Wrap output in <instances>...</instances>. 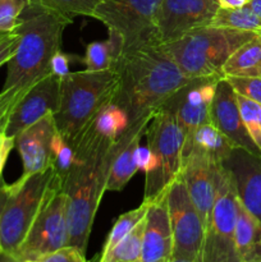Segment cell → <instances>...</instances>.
Returning a JSON list of instances; mask_svg holds the SVG:
<instances>
[{
	"instance_id": "1",
	"label": "cell",
	"mask_w": 261,
	"mask_h": 262,
	"mask_svg": "<svg viewBox=\"0 0 261 262\" xmlns=\"http://www.w3.org/2000/svg\"><path fill=\"white\" fill-rule=\"evenodd\" d=\"M71 145L74 161L63 183L68 200L69 246L84 255L120 141L100 135L91 123Z\"/></svg>"
},
{
	"instance_id": "2",
	"label": "cell",
	"mask_w": 261,
	"mask_h": 262,
	"mask_svg": "<svg viewBox=\"0 0 261 262\" xmlns=\"http://www.w3.org/2000/svg\"><path fill=\"white\" fill-rule=\"evenodd\" d=\"M114 71L119 86L113 104L127 113L128 128L150 124L166 100L191 81L161 45L124 51L118 58Z\"/></svg>"
},
{
	"instance_id": "3",
	"label": "cell",
	"mask_w": 261,
	"mask_h": 262,
	"mask_svg": "<svg viewBox=\"0 0 261 262\" xmlns=\"http://www.w3.org/2000/svg\"><path fill=\"white\" fill-rule=\"evenodd\" d=\"M72 22V18L30 0L13 30L19 40L7 63L3 90L28 89L50 74L51 59L60 50L64 30Z\"/></svg>"
},
{
	"instance_id": "4",
	"label": "cell",
	"mask_w": 261,
	"mask_h": 262,
	"mask_svg": "<svg viewBox=\"0 0 261 262\" xmlns=\"http://www.w3.org/2000/svg\"><path fill=\"white\" fill-rule=\"evenodd\" d=\"M119 78L109 71L69 72L60 77L59 106L54 113L56 130L69 143L95 120L101 109L112 104Z\"/></svg>"
},
{
	"instance_id": "5",
	"label": "cell",
	"mask_w": 261,
	"mask_h": 262,
	"mask_svg": "<svg viewBox=\"0 0 261 262\" xmlns=\"http://www.w3.org/2000/svg\"><path fill=\"white\" fill-rule=\"evenodd\" d=\"M256 36L258 33L206 26L161 46L187 78H222L228 58Z\"/></svg>"
},
{
	"instance_id": "6",
	"label": "cell",
	"mask_w": 261,
	"mask_h": 262,
	"mask_svg": "<svg viewBox=\"0 0 261 262\" xmlns=\"http://www.w3.org/2000/svg\"><path fill=\"white\" fill-rule=\"evenodd\" d=\"M56 179L51 165L38 173L20 176L12 184L0 179L2 251L17 253Z\"/></svg>"
},
{
	"instance_id": "7",
	"label": "cell",
	"mask_w": 261,
	"mask_h": 262,
	"mask_svg": "<svg viewBox=\"0 0 261 262\" xmlns=\"http://www.w3.org/2000/svg\"><path fill=\"white\" fill-rule=\"evenodd\" d=\"M146 137L147 147L158 161L156 170L146 176L143 200L148 201L166 192L168 187L181 176L186 133L176 117L160 107L146 129Z\"/></svg>"
},
{
	"instance_id": "8",
	"label": "cell",
	"mask_w": 261,
	"mask_h": 262,
	"mask_svg": "<svg viewBox=\"0 0 261 262\" xmlns=\"http://www.w3.org/2000/svg\"><path fill=\"white\" fill-rule=\"evenodd\" d=\"M161 0H101L94 13L95 19L107 27L129 51L148 45H160L156 32V13Z\"/></svg>"
},
{
	"instance_id": "9",
	"label": "cell",
	"mask_w": 261,
	"mask_h": 262,
	"mask_svg": "<svg viewBox=\"0 0 261 262\" xmlns=\"http://www.w3.org/2000/svg\"><path fill=\"white\" fill-rule=\"evenodd\" d=\"M66 246H69L68 200L56 179L15 256L20 261H40Z\"/></svg>"
},
{
	"instance_id": "10",
	"label": "cell",
	"mask_w": 261,
	"mask_h": 262,
	"mask_svg": "<svg viewBox=\"0 0 261 262\" xmlns=\"http://www.w3.org/2000/svg\"><path fill=\"white\" fill-rule=\"evenodd\" d=\"M238 200L229 171L222 166L211 219L205 230L200 262H241L235 247Z\"/></svg>"
},
{
	"instance_id": "11",
	"label": "cell",
	"mask_w": 261,
	"mask_h": 262,
	"mask_svg": "<svg viewBox=\"0 0 261 262\" xmlns=\"http://www.w3.org/2000/svg\"><path fill=\"white\" fill-rule=\"evenodd\" d=\"M166 202L173 233V256L200 262L205 227L181 176L166 189Z\"/></svg>"
},
{
	"instance_id": "12",
	"label": "cell",
	"mask_w": 261,
	"mask_h": 262,
	"mask_svg": "<svg viewBox=\"0 0 261 262\" xmlns=\"http://www.w3.org/2000/svg\"><path fill=\"white\" fill-rule=\"evenodd\" d=\"M219 8L217 0H161L156 13L159 43L173 42L197 28L210 26Z\"/></svg>"
},
{
	"instance_id": "13",
	"label": "cell",
	"mask_w": 261,
	"mask_h": 262,
	"mask_svg": "<svg viewBox=\"0 0 261 262\" xmlns=\"http://www.w3.org/2000/svg\"><path fill=\"white\" fill-rule=\"evenodd\" d=\"M219 78H193L171 95L163 109L176 117L177 122L189 137L200 125L210 123V107Z\"/></svg>"
},
{
	"instance_id": "14",
	"label": "cell",
	"mask_w": 261,
	"mask_h": 262,
	"mask_svg": "<svg viewBox=\"0 0 261 262\" xmlns=\"http://www.w3.org/2000/svg\"><path fill=\"white\" fill-rule=\"evenodd\" d=\"M59 89L60 77L53 73L33 83L10 110L5 135L15 138L46 114H54L59 106Z\"/></svg>"
},
{
	"instance_id": "15",
	"label": "cell",
	"mask_w": 261,
	"mask_h": 262,
	"mask_svg": "<svg viewBox=\"0 0 261 262\" xmlns=\"http://www.w3.org/2000/svg\"><path fill=\"white\" fill-rule=\"evenodd\" d=\"M222 166L199 152H189L184 156L182 163L181 177L194 207L199 211L205 230L211 219Z\"/></svg>"
},
{
	"instance_id": "16",
	"label": "cell",
	"mask_w": 261,
	"mask_h": 262,
	"mask_svg": "<svg viewBox=\"0 0 261 262\" xmlns=\"http://www.w3.org/2000/svg\"><path fill=\"white\" fill-rule=\"evenodd\" d=\"M210 122L228 138L234 147L261 156V147L248 133L238 106L237 94L225 77L217 79L210 107Z\"/></svg>"
},
{
	"instance_id": "17",
	"label": "cell",
	"mask_w": 261,
	"mask_h": 262,
	"mask_svg": "<svg viewBox=\"0 0 261 262\" xmlns=\"http://www.w3.org/2000/svg\"><path fill=\"white\" fill-rule=\"evenodd\" d=\"M242 206L261 223V156L234 147L223 163Z\"/></svg>"
},
{
	"instance_id": "18",
	"label": "cell",
	"mask_w": 261,
	"mask_h": 262,
	"mask_svg": "<svg viewBox=\"0 0 261 262\" xmlns=\"http://www.w3.org/2000/svg\"><path fill=\"white\" fill-rule=\"evenodd\" d=\"M171 256L173 233L166 192H164L160 196L148 200L142 235V262H170Z\"/></svg>"
},
{
	"instance_id": "19",
	"label": "cell",
	"mask_w": 261,
	"mask_h": 262,
	"mask_svg": "<svg viewBox=\"0 0 261 262\" xmlns=\"http://www.w3.org/2000/svg\"><path fill=\"white\" fill-rule=\"evenodd\" d=\"M56 133L54 114H46L15 136V147L23 164L22 176H31L51 165V143Z\"/></svg>"
},
{
	"instance_id": "20",
	"label": "cell",
	"mask_w": 261,
	"mask_h": 262,
	"mask_svg": "<svg viewBox=\"0 0 261 262\" xmlns=\"http://www.w3.org/2000/svg\"><path fill=\"white\" fill-rule=\"evenodd\" d=\"M148 125L138 128H129L118 138L120 148L115 156L110 169L109 179L106 183V192H119L127 186L133 176L138 171L136 163V151L140 146L141 138L146 135Z\"/></svg>"
},
{
	"instance_id": "21",
	"label": "cell",
	"mask_w": 261,
	"mask_h": 262,
	"mask_svg": "<svg viewBox=\"0 0 261 262\" xmlns=\"http://www.w3.org/2000/svg\"><path fill=\"white\" fill-rule=\"evenodd\" d=\"M234 146L211 122L202 124L186 138L183 158L189 152H199L209 158L212 163L223 165Z\"/></svg>"
},
{
	"instance_id": "22",
	"label": "cell",
	"mask_w": 261,
	"mask_h": 262,
	"mask_svg": "<svg viewBox=\"0 0 261 262\" xmlns=\"http://www.w3.org/2000/svg\"><path fill=\"white\" fill-rule=\"evenodd\" d=\"M235 247L241 262H261V223L238 204Z\"/></svg>"
},
{
	"instance_id": "23",
	"label": "cell",
	"mask_w": 261,
	"mask_h": 262,
	"mask_svg": "<svg viewBox=\"0 0 261 262\" xmlns=\"http://www.w3.org/2000/svg\"><path fill=\"white\" fill-rule=\"evenodd\" d=\"M223 77H261V36L237 49L222 69Z\"/></svg>"
},
{
	"instance_id": "24",
	"label": "cell",
	"mask_w": 261,
	"mask_h": 262,
	"mask_svg": "<svg viewBox=\"0 0 261 262\" xmlns=\"http://www.w3.org/2000/svg\"><path fill=\"white\" fill-rule=\"evenodd\" d=\"M122 50L120 38L114 33H109L106 41H94L86 46V53L82 61L89 71H109L114 69Z\"/></svg>"
},
{
	"instance_id": "25",
	"label": "cell",
	"mask_w": 261,
	"mask_h": 262,
	"mask_svg": "<svg viewBox=\"0 0 261 262\" xmlns=\"http://www.w3.org/2000/svg\"><path fill=\"white\" fill-rule=\"evenodd\" d=\"M210 26L256 32L261 35V18L257 14H255L247 5L242 8H235V9L219 8Z\"/></svg>"
},
{
	"instance_id": "26",
	"label": "cell",
	"mask_w": 261,
	"mask_h": 262,
	"mask_svg": "<svg viewBox=\"0 0 261 262\" xmlns=\"http://www.w3.org/2000/svg\"><path fill=\"white\" fill-rule=\"evenodd\" d=\"M148 201L143 200L142 204L140 205L136 209L130 210V211L124 212V214L120 215L117 219L115 224L113 225L112 230H110L109 235H107L106 241H105V245L102 247L101 255H100L99 260L104 258L105 256L109 255L110 251L120 242V241L124 239L146 216V211H147Z\"/></svg>"
},
{
	"instance_id": "27",
	"label": "cell",
	"mask_w": 261,
	"mask_h": 262,
	"mask_svg": "<svg viewBox=\"0 0 261 262\" xmlns=\"http://www.w3.org/2000/svg\"><path fill=\"white\" fill-rule=\"evenodd\" d=\"M145 219L120 241L109 255L97 262H142V235Z\"/></svg>"
},
{
	"instance_id": "28",
	"label": "cell",
	"mask_w": 261,
	"mask_h": 262,
	"mask_svg": "<svg viewBox=\"0 0 261 262\" xmlns=\"http://www.w3.org/2000/svg\"><path fill=\"white\" fill-rule=\"evenodd\" d=\"M92 124L100 135L117 141L128 128L127 113L112 102L101 109Z\"/></svg>"
},
{
	"instance_id": "29",
	"label": "cell",
	"mask_w": 261,
	"mask_h": 262,
	"mask_svg": "<svg viewBox=\"0 0 261 262\" xmlns=\"http://www.w3.org/2000/svg\"><path fill=\"white\" fill-rule=\"evenodd\" d=\"M74 161L73 146L56 130L51 143V166L55 170L56 178L60 182L61 188L63 183L71 170Z\"/></svg>"
},
{
	"instance_id": "30",
	"label": "cell",
	"mask_w": 261,
	"mask_h": 262,
	"mask_svg": "<svg viewBox=\"0 0 261 262\" xmlns=\"http://www.w3.org/2000/svg\"><path fill=\"white\" fill-rule=\"evenodd\" d=\"M49 9L73 19L77 15L94 18L96 7L101 0H32Z\"/></svg>"
},
{
	"instance_id": "31",
	"label": "cell",
	"mask_w": 261,
	"mask_h": 262,
	"mask_svg": "<svg viewBox=\"0 0 261 262\" xmlns=\"http://www.w3.org/2000/svg\"><path fill=\"white\" fill-rule=\"evenodd\" d=\"M237 100L241 117L248 133L256 145L261 147V105L240 95H237Z\"/></svg>"
},
{
	"instance_id": "32",
	"label": "cell",
	"mask_w": 261,
	"mask_h": 262,
	"mask_svg": "<svg viewBox=\"0 0 261 262\" xmlns=\"http://www.w3.org/2000/svg\"><path fill=\"white\" fill-rule=\"evenodd\" d=\"M30 0H0V32H13Z\"/></svg>"
},
{
	"instance_id": "33",
	"label": "cell",
	"mask_w": 261,
	"mask_h": 262,
	"mask_svg": "<svg viewBox=\"0 0 261 262\" xmlns=\"http://www.w3.org/2000/svg\"><path fill=\"white\" fill-rule=\"evenodd\" d=\"M235 94L261 105V77H225Z\"/></svg>"
},
{
	"instance_id": "34",
	"label": "cell",
	"mask_w": 261,
	"mask_h": 262,
	"mask_svg": "<svg viewBox=\"0 0 261 262\" xmlns=\"http://www.w3.org/2000/svg\"><path fill=\"white\" fill-rule=\"evenodd\" d=\"M41 262H87L84 255L72 246H66L41 258Z\"/></svg>"
},
{
	"instance_id": "35",
	"label": "cell",
	"mask_w": 261,
	"mask_h": 262,
	"mask_svg": "<svg viewBox=\"0 0 261 262\" xmlns=\"http://www.w3.org/2000/svg\"><path fill=\"white\" fill-rule=\"evenodd\" d=\"M136 163H137L138 170L145 171L146 176L154 173L158 168L155 155L147 146H138L137 151H136Z\"/></svg>"
},
{
	"instance_id": "36",
	"label": "cell",
	"mask_w": 261,
	"mask_h": 262,
	"mask_svg": "<svg viewBox=\"0 0 261 262\" xmlns=\"http://www.w3.org/2000/svg\"><path fill=\"white\" fill-rule=\"evenodd\" d=\"M18 35L13 32H8L7 35L0 38V67L7 64L14 55L18 46Z\"/></svg>"
},
{
	"instance_id": "37",
	"label": "cell",
	"mask_w": 261,
	"mask_h": 262,
	"mask_svg": "<svg viewBox=\"0 0 261 262\" xmlns=\"http://www.w3.org/2000/svg\"><path fill=\"white\" fill-rule=\"evenodd\" d=\"M69 64H71V55L63 53L61 50L56 51L55 55L51 59V73L58 77H63L68 74Z\"/></svg>"
},
{
	"instance_id": "38",
	"label": "cell",
	"mask_w": 261,
	"mask_h": 262,
	"mask_svg": "<svg viewBox=\"0 0 261 262\" xmlns=\"http://www.w3.org/2000/svg\"><path fill=\"white\" fill-rule=\"evenodd\" d=\"M15 147V140L14 137H9L5 135L4 132L0 133V179H2L3 170L7 164L8 156H9L10 151Z\"/></svg>"
},
{
	"instance_id": "39",
	"label": "cell",
	"mask_w": 261,
	"mask_h": 262,
	"mask_svg": "<svg viewBox=\"0 0 261 262\" xmlns=\"http://www.w3.org/2000/svg\"><path fill=\"white\" fill-rule=\"evenodd\" d=\"M28 89H30V87H28ZM28 89L3 90V91L0 92V110L5 106H9V105L15 104V102L23 96V94H25Z\"/></svg>"
},
{
	"instance_id": "40",
	"label": "cell",
	"mask_w": 261,
	"mask_h": 262,
	"mask_svg": "<svg viewBox=\"0 0 261 262\" xmlns=\"http://www.w3.org/2000/svg\"><path fill=\"white\" fill-rule=\"evenodd\" d=\"M220 8L224 9H235V8H242L247 5L248 0H217Z\"/></svg>"
},
{
	"instance_id": "41",
	"label": "cell",
	"mask_w": 261,
	"mask_h": 262,
	"mask_svg": "<svg viewBox=\"0 0 261 262\" xmlns=\"http://www.w3.org/2000/svg\"><path fill=\"white\" fill-rule=\"evenodd\" d=\"M15 104L9 105V106H5L0 110V133H3L5 130V127H7L8 119H9V114L12 107L14 106Z\"/></svg>"
},
{
	"instance_id": "42",
	"label": "cell",
	"mask_w": 261,
	"mask_h": 262,
	"mask_svg": "<svg viewBox=\"0 0 261 262\" xmlns=\"http://www.w3.org/2000/svg\"><path fill=\"white\" fill-rule=\"evenodd\" d=\"M247 7L261 18V0H248Z\"/></svg>"
},
{
	"instance_id": "43",
	"label": "cell",
	"mask_w": 261,
	"mask_h": 262,
	"mask_svg": "<svg viewBox=\"0 0 261 262\" xmlns=\"http://www.w3.org/2000/svg\"><path fill=\"white\" fill-rule=\"evenodd\" d=\"M0 262H20L19 258L17 257L13 253L4 252V251H0Z\"/></svg>"
},
{
	"instance_id": "44",
	"label": "cell",
	"mask_w": 261,
	"mask_h": 262,
	"mask_svg": "<svg viewBox=\"0 0 261 262\" xmlns=\"http://www.w3.org/2000/svg\"><path fill=\"white\" fill-rule=\"evenodd\" d=\"M170 262H196L191 258H187V257H181V256H171Z\"/></svg>"
},
{
	"instance_id": "45",
	"label": "cell",
	"mask_w": 261,
	"mask_h": 262,
	"mask_svg": "<svg viewBox=\"0 0 261 262\" xmlns=\"http://www.w3.org/2000/svg\"><path fill=\"white\" fill-rule=\"evenodd\" d=\"M20 262H41V261H33V260H26V261H20Z\"/></svg>"
},
{
	"instance_id": "46",
	"label": "cell",
	"mask_w": 261,
	"mask_h": 262,
	"mask_svg": "<svg viewBox=\"0 0 261 262\" xmlns=\"http://www.w3.org/2000/svg\"><path fill=\"white\" fill-rule=\"evenodd\" d=\"M5 35H7V33H4V32H0V38H2L3 36H5Z\"/></svg>"
},
{
	"instance_id": "47",
	"label": "cell",
	"mask_w": 261,
	"mask_h": 262,
	"mask_svg": "<svg viewBox=\"0 0 261 262\" xmlns=\"http://www.w3.org/2000/svg\"><path fill=\"white\" fill-rule=\"evenodd\" d=\"M0 251H2V247H0Z\"/></svg>"
},
{
	"instance_id": "48",
	"label": "cell",
	"mask_w": 261,
	"mask_h": 262,
	"mask_svg": "<svg viewBox=\"0 0 261 262\" xmlns=\"http://www.w3.org/2000/svg\"><path fill=\"white\" fill-rule=\"evenodd\" d=\"M260 36H261V35H260Z\"/></svg>"
}]
</instances>
